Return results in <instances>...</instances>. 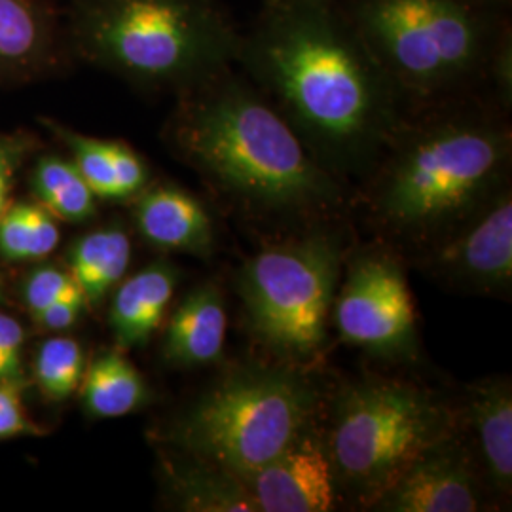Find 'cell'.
<instances>
[{
    "label": "cell",
    "instance_id": "10",
    "mask_svg": "<svg viewBox=\"0 0 512 512\" xmlns=\"http://www.w3.org/2000/svg\"><path fill=\"white\" fill-rule=\"evenodd\" d=\"M421 264L435 279L463 293H511V190L499 188L473 215L423 247Z\"/></svg>",
    "mask_w": 512,
    "mask_h": 512
},
{
    "label": "cell",
    "instance_id": "28",
    "mask_svg": "<svg viewBox=\"0 0 512 512\" xmlns=\"http://www.w3.org/2000/svg\"><path fill=\"white\" fill-rule=\"evenodd\" d=\"M109 150L122 200H128L137 196L139 192H143L147 184L148 171L147 165L139 158V154L131 150L128 145L116 143V141H109Z\"/></svg>",
    "mask_w": 512,
    "mask_h": 512
},
{
    "label": "cell",
    "instance_id": "30",
    "mask_svg": "<svg viewBox=\"0 0 512 512\" xmlns=\"http://www.w3.org/2000/svg\"><path fill=\"white\" fill-rule=\"evenodd\" d=\"M86 308H88V304H86L84 294L76 291V293L69 294L54 304H50L48 308L33 313V317L40 329L63 332V330L73 327Z\"/></svg>",
    "mask_w": 512,
    "mask_h": 512
},
{
    "label": "cell",
    "instance_id": "12",
    "mask_svg": "<svg viewBox=\"0 0 512 512\" xmlns=\"http://www.w3.org/2000/svg\"><path fill=\"white\" fill-rule=\"evenodd\" d=\"M258 512H329L340 490L325 439L310 425L272 461L243 476Z\"/></svg>",
    "mask_w": 512,
    "mask_h": 512
},
{
    "label": "cell",
    "instance_id": "6",
    "mask_svg": "<svg viewBox=\"0 0 512 512\" xmlns=\"http://www.w3.org/2000/svg\"><path fill=\"white\" fill-rule=\"evenodd\" d=\"M78 35L95 61L148 84L205 76L230 46L207 0H88Z\"/></svg>",
    "mask_w": 512,
    "mask_h": 512
},
{
    "label": "cell",
    "instance_id": "19",
    "mask_svg": "<svg viewBox=\"0 0 512 512\" xmlns=\"http://www.w3.org/2000/svg\"><path fill=\"white\" fill-rule=\"evenodd\" d=\"M82 403L92 418H124L148 403L147 382L120 351L95 357L84 370Z\"/></svg>",
    "mask_w": 512,
    "mask_h": 512
},
{
    "label": "cell",
    "instance_id": "2",
    "mask_svg": "<svg viewBox=\"0 0 512 512\" xmlns=\"http://www.w3.org/2000/svg\"><path fill=\"white\" fill-rule=\"evenodd\" d=\"M256 65L298 128L336 164L365 158L389 128L378 74L321 14H281L256 44Z\"/></svg>",
    "mask_w": 512,
    "mask_h": 512
},
{
    "label": "cell",
    "instance_id": "7",
    "mask_svg": "<svg viewBox=\"0 0 512 512\" xmlns=\"http://www.w3.org/2000/svg\"><path fill=\"white\" fill-rule=\"evenodd\" d=\"M342 266V243L327 232L275 243L243 264L247 327L283 365H308L323 353Z\"/></svg>",
    "mask_w": 512,
    "mask_h": 512
},
{
    "label": "cell",
    "instance_id": "29",
    "mask_svg": "<svg viewBox=\"0 0 512 512\" xmlns=\"http://www.w3.org/2000/svg\"><path fill=\"white\" fill-rule=\"evenodd\" d=\"M31 143L19 135L0 137V217L10 207L12 190L16 186L19 169L29 154Z\"/></svg>",
    "mask_w": 512,
    "mask_h": 512
},
{
    "label": "cell",
    "instance_id": "24",
    "mask_svg": "<svg viewBox=\"0 0 512 512\" xmlns=\"http://www.w3.org/2000/svg\"><path fill=\"white\" fill-rule=\"evenodd\" d=\"M52 128L55 135L69 148L73 164L84 177V181L90 184L93 194L99 200H122L116 173L110 160L109 141L86 137L61 126Z\"/></svg>",
    "mask_w": 512,
    "mask_h": 512
},
{
    "label": "cell",
    "instance_id": "16",
    "mask_svg": "<svg viewBox=\"0 0 512 512\" xmlns=\"http://www.w3.org/2000/svg\"><path fill=\"white\" fill-rule=\"evenodd\" d=\"M179 283V272L156 262L122 279L110 302L109 325L120 349L145 346L164 321Z\"/></svg>",
    "mask_w": 512,
    "mask_h": 512
},
{
    "label": "cell",
    "instance_id": "23",
    "mask_svg": "<svg viewBox=\"0 0 512 512\" xmlns=\"http://www.w3.org/2000/svg\"><path fill=\"white\" fill-rule=\"evenodd\" d=\"M86 370L82 346L69 336H55L38 348L35 380L44 397L55 403L71 399Z\"/></svg>",
    "mask_w": 512,
    "mask_h": 512
},
{
    "label": "cell",
    "instance_id": "20",
    "mask_svg": "<svg viewBox=\"0 0 512 512\" xmlns=\"http://www.w3.org/2000/svg\"><path fill=\"white\" fill-rule=\"evenodd\" d=\"M33 194L52 217L84 224L97 213V196L84 181L73 160L48 154L35 164L31 177Z\"/></svg>",
    "mask_w": 512,
    "mask_h": 512
},
{
    "label": "cell",
    "instance_id": "31",
    "mask_svg": "<svg viewBox=\"0 0 512 512\" xmlns=\"http://www.w3.org/2000/svg\"><path fill=\"white\" fill-rule=\"evenodd\" d=\"M2 296H4V283H2V275H0V300H2Z\"/></svg>",
    "mask_w": 512,
    "mask_h": 512
},
{
    "label": "cell",
    "instance_id": "14",
    "mask_svg": "<svg viewBox=\"0 0 512 512\" xmlns=\"http://www.w3.org/2000/svg\"><path fill=\"white\" fill-rule=\"evenodd\" d=\"M137 230L150 245L186 255L213 253L215 234L202 203L177 186H156L133 209Z\"/></svg>",
    "mask_w": 512,
    "mask_h": 512
},
{
    "label": "cell",
    "instance_id": "17",
    "mask_svg": "<svg viewBox=\"0 0 512 512\" xmlns=\"http://www.w3.org/2000/svg\"><path fill=\"white\" fill-rule=\"evenodd\" d=\"M162 478L169 501L186 512H258L243 478L183 452L162 461Z\"/></svg>",
    "mask_w": 512,
    "mask_h": 512
},
{
    "label": "cell",
    "instance_id": "4",
    "mask_svg": "<svg viewBox=\"0 0 512 512\" xmlns=\"http://www.w3.org/2000/svg\"><path fill=\"white\" fill-rule=\"evenodd\" d=\"M317 406V387L298 368L239 366L188 404L165 439L177 452L243 478L281 454Z\"/></svg>",
    "mask_w": 512,
    "mask_h": 512
},
{
    "label": "cell",
    "instance_id": "5",
    "mask_svg": "<svg viewBox=\"0 0 512 512\" xmlns=\"http://www.w3.org/2000/svg\"><path fill=\"white\" fill-rule=\"evenodd\" d=\"M456 427L458 412L420 385L384 378L349 385L325 437L340 494L370 509L423 450Z\"/></svg>",
    "mask_w": 512,
    "mask_h": 512
},
{
    "label": "cell",
    "instance_id": "1",
    "mask_svg": "<svg viewBox=\"0 0 512 512\" xmlns=\"http://www.w3.org/2000/svg\"><path fill=\"white\" fill-rule=\"evenodd\" d=\"M175 139L184 158L253 217L306 219L342 203L338 183L287 120L238 84L194 99Z\"/></svg>",
    "mask_w": 512,
    "mask_h": 512
},
{
    "label": "cell",
    "instance_id": "26",
    "mask_svg": "<svg viewBox=\"0 0 512 512\" xmlns=\"http://www.w3.org/2000/svg\"><path fill=\"white\" fill-rule=\"evenodd\" d=\"M21 385L23 382H0V440L44 435V429L27 416Z\"/></svg>",
    "mask_w": 512,
    "mask_h": 512
},
{
    "label": "cell",
    "instance_id": "11",
    "mask_svg": "<svg viewBox=\"0 0 512 512\" xmlns=\"http://www.w3.org/2000/svg\"><path fill=\"white\" fill-rule=\"evenodd\" d=\"M458 427L414 459L370 509L384 512H478L490 503Z\"/></svg>",
    "mask_w": 512,
    "mask_h": 512
},
{
    "label": "cell",
    "instance_id": "3",
    "mask_svg": "<svg viewBox=\"0 0 512 512\" xmlns=\"http://www.w3.org/2000/svg\"><path fill=\"white\" fill-rule=\"evenodd\" d=\"M507 137L488 126L448 124L403 148L372 196V219L393 238L427 247L499 190Z\"/></svg>",
    "mask_w": 512,
    "mask_h": 512
},
{
    "label": "cell",
    "instance_id": "9",
    "mask_svg": "<svg viewBox=\"0 0 512 512\" xmlns=\"http://www.w3.org/2000/svg\"><path fill=\"white\" fill-rule=\"evenodd\" d=\"M330 321L340 338L366 353L404 361L418 351L416 308L399 260L365 253L348 264Z\"/></svg>",
    "mask_w": 512,
    "mask_h": 512
},
{
    "label": "cell",
    "instance_id": "15",
    "mask_svg": "<svg viewBox=\"0 0 512 512\" xmlns=\"http://www.w3.org/2000/svg\"><path fill=\"white\" fill-rule=\"evenodd\" d=\"M228 315L217 285H200L173 311L162 344L169 365L181 368L217 363L224 351Z\"/></svg>",
    "mask_w": 512,
    "mask_h": 512
},
{
    "label": "cell",
    "instance_id": "22",
    "mask_svg": "<svg viewBox=\"0 0 512 512\" xmlns=\"http://www.w3.org/2000/svg\"><path fill=\"white\" fill-rule=\"evenodd\" d=\"M44 19L29 0H0V71L33 67L46 54Z\"/></svg>",
    "mask_w": 512,
    "mask_h": 512
},
{
    "label": "cell",
    "instance_id": "13",
    "mask_svg": "<svg viewBox=\"0 0 512 512\" xmlns=\"http://www.w3.org/2000/svg\"><path fill=\"white\" fill-rule=\"evenodd\" d=\"M458 431L488 494L505 501L512 494V387L505 376L467 387Z\"/></svg>",
    "mask_w": 512,
    "mask_h": 512
},
{
    "label": "cell",
    "instance_id": "8",
    "mask_svg": "<svg viewBox=\"0 0 512 512\" xmlns=\"http://www.w3.org/2000/svg\"><path fill=\"white\" fill-rule=\"evenodd\" d=\"M366 31L387 65L418 90H433L467 71L478 27L456 0H372Z\"/></svg>",
    "mask_w": 512,
    "mask_h": 512
},
{
    "label": "cell",
    "instance_id": "25",
    "mask_svg": "<svg viewBox=\"0 0 512 512\" xmlns=\"http://www.w3.org/2000/svg\"><path fill=\"white\" fill-rule=\"evenodd\" d=\"M76 291H80V287L67 268L63 270L57 266H40L27 275L21 296L29 311L37 313Z\"/></svg>",
    "mask_w": 512,
    "mask_h": 512
},
{
    "label": "cell",
    "instance_id": "27",
    "mask_svg": "<svg viewBox=\"0 0 512 512\" xmlns=\"http://www.w3.org/2000/svg\"><path fill=\"white\" fill-rule=\"evenodd\" d=\"M23 344L21 323L0 313V382H23Z\"/></svg>",
    "mask_w": 512,
    "mask_h": 512
},
{
    "label": "cell",
    "instance_id": "21",
    "mask_svg": "<svg viewBox=\"0 0 512 512\" xmlns=\"http://www.w3.org/2000/svg\"><path fill=\"white\" fill-rule=\"evenodd\" d=\"M59 226L40 203H10L0 217V255L12 262H31L52 255Z\"/></svg>",
    "mask_w": 512,
    "mask_h": 512
},
{
    "label": "cell",
    "instance_id": "18",
    "mask_svg": "<svg viewBox=\"0 0 512 512\" xmlns=\"http://www.w3.org/2000/svg\"><path fill=\"white\" fill-rule=\"evenodd\" d=\"M131 260V241L124 228L107 226L76 239L67 270L86 298L99 306L124 279Z\"/></svg>",
    "mask_w": 512,
    "mask_h": 512
}]
</instances>
